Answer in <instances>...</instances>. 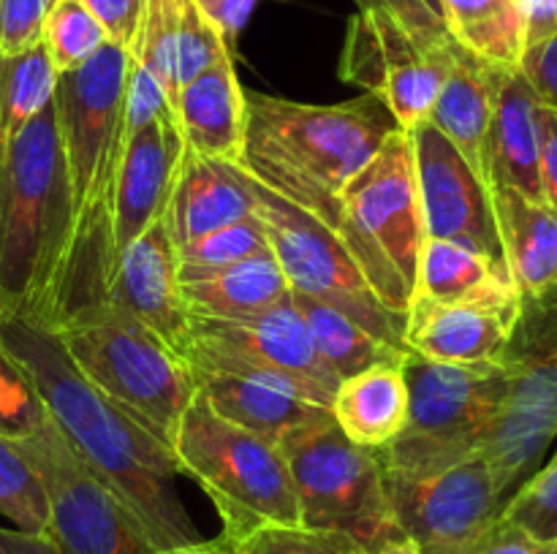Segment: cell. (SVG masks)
Masks as SVG:
<instances>
[{"label": "cell", "instance_id": "cell-29", "mask_svg": "<svg viewBox=\"0 0 557 554\" xmlns=\"http://www.w3.org/2000/svg\"><path fill=\"white\" fill-rule=\"evenodd\" d=\"M451 41L495 68H520L525 54L522 0H441Z\"/></svg>", "mask_w": 557, "mask_h": 554}, {"label": "cell", "instance_id": "cell-26", "mask_svg": "<svg viewBox=\"0 0 557 554\" xmlns=\"http://www.w3.org/2000/svg\"><path fill=\"white\" fill-rule=\"evenodd\" d=\"M180 291L188 313L199 318H248L292 299L272 253L215 269H180Z\"/></svg>", "mask_w": 557, "mask_h": 554}, {"label": "cell", "instance_id": "cell-44", "mask_svg": "<svg viewBox=\"0 0 557 554\" xmlns=\"http://www.w3.org/2000/svg\"><path fill=\"white\" fill-rule=\"evenodd\" d=\"M196 9L205 14V20L221 33L223 41L234 49V41H237L239 30L248 22L250 11L256 9L259 0H194Z\"/></svg>", "mask_w": 557, "mask_h": 554}, {"label": "cell", "instance_id": "cell-25", "mask_svg": "<svg viewBox=\"0 0 557 554\" xmlns=\"http://www.w3.org/2000/svg\"><path fill=\"white\" fill-rule=\"evenodd\" d=\"M495 217L506 269L520 302L557 291V210L511 188L495 185Z\"/></svg>", "mask_w": 557, "mask_h": 554}, {"label": "cell", "instance_id": "cell-7", "mask_svg": "<svg viewBox=\"0 0 557 554\" xmlns=\"http://www.w3.org/2000/svg\"><path fill=\"white\" fill-rule=\"evenodd\" d=\"M172 454L221 516V536L237 538L261 525H299L297 492L281 445L237 427L196 391L180 418Z\"/></svg>", "mask_w": 557, "mask_h": 554}, {"label": "cell", "instance_id": "cell-45", "mask_svg": "<svg viewBox=\"0 0 557 554\" xmlns=\"http://www.w3.org/2000/svg\"><path fill=\"white\" fill-rule=\"evenodd\" d=\"M542 190L557 210V114L549 109L542 112Z\"/></svg>", "mask_w": 557, "mask_h": 554}, {"label": "cell", "instance_id": "cell-47", "mask_svg": "<svg viewBox=\"0 0 557 554\" xmlns=\"http://www.w3.org/2000/svg\"><path fill=\"white\" fill-rule=\"evenodd\" d=\"M0 554H58V549L47 536L0 527Z\"/></svg>", "mask_w": 557, "mask_h": 554}, {"label": "cell", "instance_id": "cell-48", "mask_svg": "<svg viewBox=\"0 0 557 554\" xmlns=\"http://www.w3.org/2000/svg\"><path fill=\"white\" fill-rule=\"evenodd\" d=\"M156 554H232L228 552L226 543L221 538H212V541H196L188 543V546H180V549H169V552H156Z\"/></svg>", "mask_w": 557, "mask_h": 554}, {"label": "cell", "instance_id": "cell-50", "mask_svg": "<svg viewBox=\"0 0 557 554\" xmlns=\"http://www.w3.org/2000/svg\"><path fill=\"white\" fill-rule=\"evenodd\" d=\"M555 454H557V449H555Z\"/></svg>", "mask_w": 557, "mask_h": 554}, {"label": "cell", "instance_id": "cell-2", "mask_svg": "<svg viewBox=\"0 0 557 554\" xmlns=\"http://www.w3.org/2000/svg\"><path fill=\"white\" fill-rule=\"evenodd\" d=\"M74 201L54 103L0 141V315L54 326L74 264Z\"/></svg>", "mask_w": 557, "mask_h": 554}, {"label": "cell", "instance_id": "cell-43", "mask_svg": "<svg viewBox=\"0 0 557 554\" xmlns=\"http://www.w3.org/2000/svg\"><path fill=\"white\" fill-rule=\"evenodd\" d=\"M522 74L531 81L544 109L557 114V33L522 54Z\"/></svg>", "mask_w": 557, "mask_h": 554}, {"label": "cell", "instance_id": "cell-9", "mask_svg": "<svg viewBox=\"0 0 557 554\" xmlns=\"http://www.w3.org/2000/svg\"><path fill=\"white\" fill-rule=\"evenodd\" d=\"M411 394L408 427L373 449L381 467H428L482 451L504 407L509 369L504 364H444L408 351L403 362Z\"/></svg>", "mask_w": 557, "mask_h": 554}, {"label": "cell", "instance_id": "cell-15", "mask_svg": "<svg viewBox=\"0 0 557 554\" xmlns=\"http://www.w3.org/2000/svg\"><path fill=\"white\" fill-rule=\"evenodd\" d=\"M455 49L457 43L428 52L384 9L359 5L348 22L341 76L384 103L397 128L413 130L428 119Z\"/></svg>", "mask_w": 557, "mask_h": 554}, {"label": "cell", "instance_id": "cell-31", "mask_svg": "<svg viewBox=\"0 0 557 554\" xmlns=\"http://www.w3.org/2000/svg\"><path fill=\"white\" fill-rule=\"evenodd\" d=\"M58 71L47 47L0 58V141L20 134L54 98Z\"/></svg>", "mask_w": 557, "mask_h": 554}, {"label": "cell", "instance_id": "cell-37", "mask_svg": "<svg viewBox=\"0 0 557 554\" xmlns=\"http://www.w3.org/2000/svg\"><path fill=\"white\" fill-rule=\"evenodd\" d=\"M500 519L511 521L536 541L557 543V454L520 483L500 508Z\"/></svg>", "mask_w": 557, "mask_h": 554}, {"label": "cell", "instance_id": "cell-30", "mask_svg": "<svg viewBox=\"0 0 557 554\" xmlns=\"http://www.w3.org/2000/svg\"><path fill=\"white\" fill-rule=\"evenodd\" d=\"M292 304L302 315L319 356L341 380L364 373L375 364L406 362L408 348L379 340L335 304L302 297V293H292Z\"/></svg>", "mask_w": 557, "mask_h": 554}, {"label": "cell", "instance_id": "cell-6", "mask_svg": "<svg viewBox=\"0 0 557 554\" xmlns=\"http://www.w3.org/2000/svg\"><path fill=\"white\" fill-rule=\"evenodd\" d=\"M337 237L354 255L375 297L406 318L428 239L413 168L411 136L395 128L346 185Z\"/></svg>", "mask_w": 557, "mask_h": 554}, {"label": "cell", "instance_id": "cell-38", "mask_svg": "<svg viewBox=\"0 0 557 554\" xmlns=\"http://www.w3.org/2000/svg\"><path fill=\"white\" fill-rule=\"evenodd\" d=\"M47 418L41 400L33 391L30 380L20 364L0 345V435L3 438H27Z\"/></svg>", "mask_w": 557, "mask_h": 554}, {"label": "cell", "instance_id": "cell-46", "mask_svg": "<svg viewBox=\"0 0 557 554\" xmlns=\"http://www.w3.org/2000/svg\"><path fill=\"white\" fill-rule=\"evenodd\" d=\"M525 11V52L557 33V0H522Z\"/></svg>", "mask_w": 557, "mask_h": 554}, {"label": "cell", "instance_id": "cell-40", "mask_svg": "<svg viewBox=\"0 0 557 554\" xmlns=\"http://www.w3.org/2000/svg\"><path fill=\"white\" fill-rule=\"evenodd\" d=\"M357 3L384 9L428 52H438L455 43L446 30L441 0H357Z\"/></svg>", "mask_w": 557, "mask_h": 554}, {"label": "cell", "instance_id": "cell-10", "mask_svg": "<svg viewBox=\"0 0 557 554\" xmlns=\"http://www.w3.org/2000/svg\"><path fill=\"white\" fill-rule=\"evenodd\" d=\"M500 364L509 369V391L482 454L506 503L557 438V291L520 302Z\"/></svg>", "mask_w": 557, "mask_h": 554}, {"label": "cell", "instance_id": "cell-17", "mask_svg": "<svg viewBox=\"0 0 557 554\" xmlns=\"http://www.w3.org/2000/svg\"><path fill=\"white\" fill-rule=\"evenodd\" d=\"M185 141L174 109H163L125 139L112 199V269L117 255L166 215ZM112 280V277H109Z\"/></svg>", "mask_w": 557, "mask_h": 554}, {"label": "cell", "instance_id": "cell-28", "mask_svg": "<svg viewBox=\"0 0 557 554\" xmlns=\"http://www.w3.org/2000/svg\"><path fill=\"white\" fill-rule=\"evenodd\" d=\"M413 297L441 304L520 302L509 275H504L493 261L466 244L435 237L424 239L419 253Z\"/></svg>", "mask_w": 557, "mask_h": 554}, {"label": "cell", "instance_id": "cell-36", "mask_svg": "<svg viewBox=\"0 0 557 554\" xmlns=\"http://www.w3.org/2000/svg\"><path fill=\"white\" fill-rule=\"evenodd\" d=\"M272 253L267 242V231L261 221L253 215L234 221L228 226L205 234L196 242L177 250L180 269H215V266L237 264V261L253 259V255Z\"/></svg>", "mask_w": 557, "mask_h": 554}, {"label": "cell", "instance_id": "cell-41", "mask_svg": "<svg viewBox=\"0 0 557 554\" xmlns=\"http://www.w3.org/2000/svg\"><path fill=\"white\" fill-rule=\"evenodd\" d=\"M451 554H557V543L536 541L511 521L500 519L498 514V519L482 536H476L471 543Z\"/></svg>", "mask_w": 557, "mask_h": 554}, {"label": "cell", "instance_id": "cell-21", "mask_svg": "<svg viewBox=\"0 0 557 554\" xmlns=\"http://www.w3.org/2000/svg\"><path fill=\"white\" fill-rule=\"evenodd\" d=\"M542 112V101L522 68L500 71L493 125H490V190L500 185L533 201H544Z\"/></svg>", "mask_w": 557, "mask_h": 554}, {"label": "cell", "instance_id": "cell-8", "mask_svg": "<svg viewBox=\"0 0 557 554\" xmlns=\"http://www.w3.org/2000/svg\"><path fill=\"white\" fill-rule=\"evenodd\" d=\"M299 505V525L341 532L368 554L400 541L373 449L351 443L335 418L297 429L281 443Z\"/></svg>", "mask_w": 557, "mask_h": 554}, {"label": "cell", "instance_id": "cell-12", "mask_svg": "<svg viewBox=\"0 0 557 554\" xmlns=\"http://www.w3.org/2000/svg\"><path fill=\"white\" fill-rule=\"evenodd\" d=\"M180 358L199 369L283 378L324 407L332 405V396L341 386V378L315 351L308 326L292 299L281 307L248 318L190 315L188 340Z\"/></svg>", "mask_w": 557, "mask_h": 554}, {"label": "cell", "instance_id": "cell-14", "mask_svg": "<svg viewBox=\"0 0 557 554\" xmlns=\"http://www.w3.org/2000/svg\"><path fill=\"white\" fill-rule=\"evenodd\" d=\"M41 476L49 500L44 536L58 554H156L120 500L87 470L52 418L16 440Z\"/></svg>", "mask_w": 557, "mask_h": 554}, {"label": "cell", "instance_id": "cell-16", "mask_svg": "<svg viewBox=\"0 0 557 554\" xmlns=\"http://www.w3.org/2000/svg\"><path fill=\"white\" fill-rule=\"evenodd\" d=\"M406 134L411 136L413 168H417V188L428 237L473 248L484 259L493 261L504 275H509L493 193L487 185L476 177L457 147L428 119Z\"/></svg>", "mask_w": 557, "mask_h": 554}, {"label": "cell", "instance_id": "cell-49", "mask_svg": "<svg viewBox=\"0 0 557 554\" xmlns=\"http://www.w3.org/2000/svg\"><path fill=\"white\" fill-rule=\"evenodd\" d=\"M375 554H422V552H419V549L413 546V543L408 541V538H400V541L386 543V546L379 549V552H375Z\"/></svg>", "mask_w": 557, "mask_h": 554}, {"label": "cell", "instance_id": "cell-13", "mask_svg": "<svg viewBox=\"0 0 557 554\" xmlns=\"http://www.w3.org/2000/svg\"><path fill=\"white\" fill-rule=\"evenodd\" d=\"M386 500L403 538L422 554H451L482 536L504 508L482 451L428 467H381Z\"/></svg>", "mask_w": 557, "mask_h": 554}, {"label": "cell", "instance_id": "cell-42", "mask_svg": "<svg viewBox=\"0 0 557 554\" xmlns=\"http://www.w3.org/2000/svg\"><path fill=\"white\" fill-rule=\"evenodd\" d=\"M82 3L101 22L109 41L131 52L147 0H82Z\"/></svg>", "mask_w": 557, "mask_h": 554}, {"label": "cell", "instance_id": "cell-19", "mask_svg": "<svg viewBox=\"0 0 557 554\" xmlns=\"http://www.w3.org/2000/svg\"><path fill=\"white\" fill-rule=\"evenodd\" d=\"M520 302L441 304L413 297L406 313L408 351L444 364H500Z\"/></svg>", "mask_w": 557, "mask_h": 554}, {"label": "cell", "instance_id": "cell-32", "mask_svg": "<svg viewBox=\"0 0 557 554\" xmlns=\"http://www.w3.org/2000/svg\"><path fill=\"white\" fill-rule=\"evenodd\" d=\"M185 0H147L141 11L139 30H136L131 58L145 68L166 92L169 103H177V52H180V22H183Z\"/></svg>", "mask_w": 557, "mask_h": 554}, {"label": "cell", "instance_id": "cell-4", "mask_svg": "<svg viewBox=\"0 0 557 554\" xmlns=\"http://www.w3.org/2000/svg\"><path fill=\"white\" fill-rule=\"evenodd\" d=\"M134 58L103 43L85 65L58 74L54 119L74 201V264L65 315L107 299L112 277L114 179L128 139V81Z\"/></svg>", "mask_w": 557, "mask_h": 554}, {"label": "cell", "instance_id": "cell-20", "mask_svg": "<svg viewBox=\"0 0 557 554\" xmlns=\"http://www.w3.org/2000/svg\"><path fill=\"white\" fill-rule=\"evenodd\" d=\"M190 375L196 391L207 396L218 416L275 445L297 429L332 418L330 407L313 402L283 378L199 367H190Z\"/></svg>", "mask_w": 557, "mask_h": 554}, {"label": "cell", "instance_id": "cell-3", "mask_svg": "<svg viewBox=\"0 0 557 554\" xmlns=\"http://www.w3.org/2000/svg\"><path fill=\"white\" fill-rule=\"evenodd\" d=\"M395 128L384 103L370 96L299 103L245 90V141L237 166L337 234L343 190Z\"/></svg>", "mask_w": 557, "mask_h": 554}, {"label": "cell", "instance_id": "cell-23", "mask_svg": "<svg viewBox=\"0 0 557 554\" xmlns=\"http://www.w3.org/2000/svg\"><path fill=\"white\" fill-rule=\"evenodd\" d=\"M174 114L188 150L212 161L239 163L245 141V90L234 68V52H226L183 85Z\"/></svg>", "mask_w": 557, "mask_h": 554}, {"label": "cell", "instance_id": "cell-24", "mask_svg": "<svg viewBox=\"0 0 557 554\" xmlns=\"http://www.w3.org/2000/svg\"><path fill=\"white\" fill-rule=\"evenodd\" d=\"M504 68L482 63L466 49H455V63L441 85L438 98L428 114V123L438 128L457 147L468 166L490 188V125L495 112L498 76Z\"/></svg>", "mask_w": 557, "mask_h": 554}, {"label": "cell", "instance_id": "cell-1", "mask_svg": "<svg viewBox=\"0 0 557 554\" xmlns=\"http://www.w3.org/2000/svg\"><path fill=\"white\" fill-rule=\"evenodd\" d=\"M0 345L27 375L47 416L87 470L128 511L152 552L201 541L177 494L180 465L172 449L96 389L52 329L0 315Z\"/></svg>", "mask_w": 557, "mask_h": 554}, {"label": "cell", "instance_id": "cell-33", "mask_svg": "<svg viewBox=\"0 0 557 554\" xmlns=\"http://www.w3.org/2000/svg\"><path fill=\"white\" fill-rule=\"evenodd\" d=\"M0 516L14 530L44 536L49 525V500L41 476L14 438L0 435Z\"/></svg>", "mask_w": 557, "mask_h": 554}, {"label": "cell", "instance_id": "cell-11", "mask_svg": "<svg viewBox=\"0 0 557 554\" xmlns=\"http://www.w3.org/2000/svg\"><path fill=\"white\" fill-rule=\"evenodd\" d=\"M248 185L256 201L253 212L264 226L267 242L292 293L335 304L379 340L406 348V318L375 297L343 239L253 177H248Z\"/></svg>", "mask_w": 557, "mask_h": 554}, {"label": "cell", "instance_id": "cell-18", "mask_svg": "<svg viewBox=\"0 0 557 554\" xmlns=\"http://www.w3.org/2000/svg\"><path fill=\"white\" fill-rule=\"evenodd\" d=\"M156 331L174 353H183L188 340L190 313L180 291L177 244L169 234L166 217L147 226L117 255L107 299Z\"/></svg>", "mask_w": 557, "mask_h": 554}, {"label": "cell", "instance_id": "cell-34", "mask_svg": "<svg viewBox=\"0 0 557 554\" xmlns=\"http://www.w3.org/2000/svg\"><path fill=\"white\" fill-rule=\"evenodd\" d=\"M103 43H109L107 30L82 0L54 3L47 27H44V47H47L58 74L85 65Z\"/></svg>", "mask_w": 557, "mask_h": 554}, {"label": "cell", "instance_id": "cell-27", "mask_svg": "<svg viewBox=\"0 0 557 554\" xmlns=\"http://www.w3.org/2000/svg\"><path fill=\"white\" fill-rule=\"evenodd\" d=\"M330 411L343 435L364 449H381L400 438L411 413L403 362L375 364L364 373L343 378Z\"/></svg>", "mask_w": 557, "mask_h": 554}, {"label": "cell", "instance_id": "cell-22", "mask_svg": "<svg viewBox=\"0 0 557 554\" xmlns=\"http://www.w3.org/2000/svg\"><path fill=\"white\" fill-rule=\"evenodd\" d=\"M253 206L248 174L237 163L212 161L185 147L177 182L163 215L177 250L215 228L253 215Z\"/></svg>", "mask_w": 557, "mask_h": 554}, {"label": "cell", "instance_id": "cell-5", "mask_svg": "<svg viewBox=\"0 0 557 554\" xmlns=\"http://www.w3.org/2000/svg\"><path fill=\"white\" fill-rule=\"evenodd\" d=\"M52 331L96 389L172 449L196 386L188 364L156 331L112 302L79 307Z\"/></svg>", "mask_w": 557, "mask_h": 554}, {"label": "cell", "instance_id": "cell-39", "mask_svg": "<svg viewBox=\"0 0 557 554\" xmlns=\"http://www.w3.org/2000/svg\"><path fill=\"white\" fill-rule=\"evenodd\" d=\"M58 0H0V58L44 43V27Z\"/></svg>", "mask_w": 557, "mask_h": 554}, {"label": "cell", "instance_id": "cell-35", "mask_svg": "<svg viewBox=\"0 0 557 554\" xmlns=\"http://www.w3.org/2000/svg\"><path fill=\"white\" fill-rule=\"evenodd\" d=\"M218 538L232 554H368L348 536L302 525H261L237 538Z\"/></svg>", "mask_w": 557, "mask_h": 554}]
</instances>
